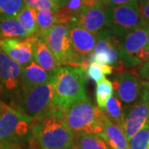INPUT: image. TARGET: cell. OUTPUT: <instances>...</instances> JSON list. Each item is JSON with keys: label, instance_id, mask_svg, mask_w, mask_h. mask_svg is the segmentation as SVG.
I'll use <instances>...</instances> for the list:
<instances>
[{"label": "cell", "instance_id": "obj_14", "mask_svg": "<svg viewBox=\"0 0 149 149\" xmlns=\"http://www.w3.org/2000/svg\"><path fill=\"white\" fill-rule=\"evenodd\" d=\"M106 7L101 3L93 7L84 8L71 25L97 34L106 27Z\"/></svg>", "mask_w": 149, "mask_h": 149}, {"label": "cell", "instance_id": "obj_7", "mask_svg": "<svg viewBox=\"0 0 149 149\" xmlns=\"http://www.w3.org/2000/svg\"><path fill=\"white\" fill-rule=\"evenodd\" d=\"M96 36L95 48L91 55L89 63L109 65L117 72L123 71L124 66L120 61L119 51L123 37H118L106 27L98 32Z\"/></svg>", "mask_w": 149, "mask_h": 149}, {"label": "cell", "instance_id": "obj_5", "mask_svg": "<svg viewBox=\"0 0 149 149\" xmlns=\"http://www.w3.org/2000/svg\"><path fill=\"white\" fill-rule=\"evenodd\" d=\"M148 28L140 26L123 38L119 57L123 65L127 68L143 65L149 61L147 50Z\"/></svg>", "mask_w": 149, "mask_h": 149}, {"label": "cell", "instance_id": "obj_23", "mask_svg": "<svg viewBox=\"0 0 149 149\" xmlns=\"http://www.w3.org/2000/svg\"><path fill=\"white\" fill-rule=\"evenodd\" d=\"M114 95L113 82L104 78V80L97 83L95 89V96L97 105L101 109L104 110L108 100Z\"/></svg>", "mask_w": 149, "mask_h": 149}, {"label": "cell", "instance_id": "obj_25", "mask_svg": "<svg viewBox=\"0 0 149 149\" xmlns=\"http://www.w3.org/2000/svg\"><path fill=\"white\" fill-rule=\"evenodd\" d=\"M113 67L109 65H103L100 63H91L85 69V74L88 79L94 80L96 83L103 80L105 74H112Z\"/></svg>", "mask_w": 149, "mask_h": 149}, {"label": "cell", "instance_id": "obj_4", "mask_svg": "<svg viewBox=\"0 0 149 149\" xmlns=\"http://www.w3.org/2000/svg\"><path fill=\"white\" fill-rule=\"evenodd\" d=\"M54 99L53 82L29 88H22V113L33 120L44 117L58 109L55 106Z\"/></svg>", "mask_w": 149, "mask_h": 149}, {"label": "cell", "instance_id": "obj_30", "mask_svg": "<svg viewBox=\"0 0 149 149\" xmlns=\"http://www.w3.org/2000/svg\"><path fill=\"white\" fill-rule=\"evenodd\" d=\"M139 76L142 80L143 86L149 90V61L140 67L139 70Z\"/></svg>", "mask_w": 149, "mask_h": 149}, {"label": "cell", "instance_id": "obj_31", "mask_svg": "<svg viewBox=\"0 0 149 149\" xmlns=\"http://www.w3.org/2000/svg\"><path fill=\"white\" fill-rule=\"evenodd\" d=\"M135 3H139V0H103V4L107 8L130 5Z\"/></svg>", "mask_w": 149, "mask_h": 149}, {"label": "cell", "instance_id": "obj_8", "mask_svg": "<svg viewBox=\"0 0 149 149\" xmlns=\"http://www.w3.org/2000/svg\"><path fill=\"white\" fill-rule=\"evenodd\" d=\"M106 28L122 38L143 25L139 3L106 7Z\"/></svg>", "mask_w": 149, "mask_h": 149}, {"label": "cell", "instance_id": "obj_6", "mask_svg": "<svg viewBox=\"0 0 149 149\" xmlns=\"http://www.w3.org/2000/svg\"><path fill=\"white\" fill-rule=\"evenodd\" d=\"M35 35L47 44L61 66L79 67L72 52L69 37V26L56 24L47 32L36 33Z\"/></svg>", "mask_w": 149, "mask_h": 149}, {"label": "cell", "instance_id": "obj_12", "mask_svg": "<svg viewBox=\"0 0 149 149\" xmlns=\"http://www.w3.org/2000/svg\"><path fill=\"white\" fill-rule=\"evenodd\" d=\"M36 42V35L24 39L0 38V50L13 61L25 67L33 61Z\"/></svg>", "mask_w": 149, "mask_h": 149}, {"label": "cell", "instance_id": "obj_33", "mask_svg": "<svg viewBox=\"0 0 149 149\" xmlns=\"http://www.w3.org/2000/svg\"><path fill=\"white\" fill-rule=\"evenodd\" d=\"M51 1H52V2L56 3H58L59 5L61 6V7H62V6L64 5V2H63V0H51Z\"/></svg>", "mask_w": 149, "mask_h": 149}, {"label": "cell", "instance_id": "obj_2", "mask_svg": "<svg viewBox=\"0 0 149 149\" xmlns=\"http://www.w3.org/2000/svg\"><path fill=\"white\" fill-rule=\"evenodd\" d=\"M85 70L81 67L64 65L54 76L55 106L64 110L72 103L84 99L86 95Z\"/></svg>", "mask_w": 149, "mask_h": 149}, {"label": "cell", "instance_id": "obj_28", "mask_svg": "<svg viewBox=\"0 0 149 149\" xmlns=\"http://www.w3.org/2000/svg\"><path fill=\"white\" fill-rule=\"evenodd\" d=\"M25 5L28 6L36 10L40 9H51L57 12L61 6L51 0H24Z\"/></svg>", "mask_w": 149, "mask_h": 149}, {"label": "cell", "instance_id": "obj_36", "mask_svg": "<svg viewBox=\"0 0 149 149\" xmlns=\"http://www.w3.org/2000/svg\"><path fill=\"white\" fill-rule=\"evenodd\" d=\"M63 2H64V5H65V2H66V0H63ZM63 6H62V7H63Z\"/></svg>", "mask_w": 149, "mask_h": 149}, {"label": "cell", "instance_id": "obj_15", "mask_svg": "<svg viewBox=\"0 0 149 149\" xmlns=\"http://www.w3.org/2000/svg\"><path fill=\"white\" fill-rule=\"evenodd\" d=\"M22 66L9 58L0 50V82L8 91H13L21 83Z\"/></svg>", "mask_w": 149, "mask_h": 149}, {"label": "cell", "instance_id": "obj_16", "mask_svg": "<svg viewBox=\"0 0 149 149\" xmlns=\"http://www.w3.org/2000/svg\"><path fill=\"white\" fill-rule=\"evenodd\" d=\"M102 121L103 133L100 137L104 140L109 149H129V141L123 128L112 122L104 112Z\"/></svg>", "mask_w": 149, "mask_h": 149}, {"label": "cell", "instance_id": "obj_38", "mask_svg": "<svg viewBox=\"0 0 149 149\" xmlns=\"http://www.w3.org/2000/svg\"><path fill=\"white\" fill-rule=\"evenodd\" d=\"M0 149H1V145H0Z\"/></svg>", "mask_w": 149, "mask_h": 149}, {"label": "cell", "instance_id": "obj_11", "mask_svg": "<svg viewBox=\"0 0 149 149\" xmlns=\"http://www.w3.org/2000/svg\"><path fill=\"white\" fill-rule=\"evenodd\" d=\"M69 37L78 65L85 70L95 48L97 36L81 27L71 25L69 26Z\"/></svg>", "mask_w": 149, "mask_h": 149}, {"label": "cell", "instance_id": "obj_18", "mask_svg": "<svg viewBox=\"0 0 149 149\" xmlns=\"http://www.w3.org/2000/svg\"><path fill=\"white\" fill-rule=\"evenodd\" d=\"M53 80L54 76L47 73L35 61H32L27 66L22 67L21 76L22 88H29L47 84L53 82Z\"/></svg>", "mask_w": 149, "mask_h": 149}, {"label": "cell", "instance_id": "obj_9", "mask_svg": "<svg viewBox=\"0 0 149 149\" xmlns=\"http://www.w3.org/2000/svg\"><path fill=\"white\" fill-rule=\"evenodd\" d=\"M34 120L13 108L2 104L0 109V143L26 136Z\"/></svg>", "mask_w": 149, "mask_h": 149}, {"label": "cell", "instance_id": "obj_1", "mask_svg": "<svg viewBox=\"0 0 149 149\" xmlns=\"http://www.w3.org/2000/svg\"><path fill=\"white\" fill-rule=\"evenodd\" d=\"M34 143L41 149L74 148L75 133L65 124L62 110H55L44 117L34 119L31 123Z\"/></svg>", "mask_w": 149, "mask_h": 149}, {"label": "cell", "instance_id": "obj_10", "mask_svg": "<svg viewBox=\"0 0 149 149\" xmlns=\"http://www.w3.org/2000/svg\"><path fill=\"white\" fill-rule=\"evenodd\" d=\"M149 127V90L143 86L138 100L124 107L123 132L128 141L143 128Z\"/></svg>", "mask_w": 149, "mask_h": 149}, {"label": "cell", "instance_id": "obj_24", "mask_svg": "<svg viewBox=\"0 0 149 149\" xmlns=\"http://www.w3.org/2000/svg\"><path fill=\"white\" fill-rule=\"evenodd\" d=\"M37 21L38 31L37 33H42L48 31L57 24L56 12L51 9L37 10Z\"/></svg>", "mask_w": 149, "mask_h": 149}, {"label": "cell", "instance_id": "obj_34", "mask_svg": "<svg viewBox=\"0 0 149 149\" xmlns=\"http://www.w3.org/2000/svg\"><path fill=\"white\" fill-rule=\"evenodd\" d=\"M148 43H147V50L149 52V26L148 27Z\"/></svg>", "mask_w": 149, "mask_h": 149}, {"label": "cell", "instance_id": "obj_21", "mask_svg": "<svg viewBox=\"0 0 149 149\" xmlns=\"http://www.w3.org/2000/svg\"><path fill=\"white\" fill-rule=\"evenodd\" d=\"M104 112L112 122L117 124L121 128H123L124 107L123 106V103L117 96L113 95L108 100Z\"/></svg>", "mask_w": 149, "mask_h": 149}, {"label": "cell", "instance_id": "obj_13", "mask_svg": "<svg viewBox=\"0 0 149 149\" xmlns=\"http://www.w3.org/2000/svg\"><path fill=\"white\" fill-rule=\"evenodd\" d=\"M114 95L126 106L138 100L143 90V83L139 75L129 71L117 72L113 77Z\"/></svg>", "mask_w": 149, "mask_h": 149}, {"label": "cell", "instance_id": "obj_29", "mask_svg": "<svg viewBox=\"0 0 149 149\" xmlns=\"http://www.w3.org/2000/svg\"><path fill=\"white\" fill-rule=\"evenodd\" d=\"M139 13L144 27L149 26V0H139Z\"/></svg>", "mask_w": 149, "mask_h": 149}, {"label": "cell", "instance_id": "obj_22", "mask_svg": "<svg viewBox=\"0 0 149 149\" xmlns=\"http://www.w3.org/2000/svg\"><path fill=\"white\" fill-rule=\"evenodd\" d=\"M22 27L28 33L29 37L33 36L38 31L37 21V10L25 5L16 17Z\"/></svg>", "mask_w": 149, "mask_h": 149}, {"label": "cell", "instance_id": "obj_20", "mask_svg": "<svg viewBox=\"0 0 149 149\" xmlns=\"http://www.w3.org/2000/svg\"><path fill=\"white\" fill-rule=\"evenodd\" d=\"M74 147L77 149H109L101 137L86 132L75 133Z\"/></svg>", "mask_w": 149, "mask_h": 149}, {"label": "cell", "instance_id": "obj_3", "mask_svg": "<svg viewBox=\"0 0 149 149\" xmlns=\"http://www.w3.org/2000/svg\"><path fill=\"white\" fill-rule=\"evenodd\" d=\"M66 126L74 133L86 132L99 136L103 133L104 111L87 97L72 103L62 110Z\"/></svg>", "mask_w": 149, "mask_h": 149}, {"label": "cell", "instance_id": "obj_32", "mask_svg": "<svg viewBox=\"0 0 149 149\" xmlns=\"http://www.w3.org/2000/svg\"><path fill=\"white\" fill-rule=\"evenodd\" d=\"M84 8H90L103 3V0H82Z\"/></svg>", "mask_w": 149, "mask_h": 149}, {"label": "cell", "instance_id": "obj_17", "mask_svg": "<svg viewBox=\"0 0 149 149\" xmlns=\"http://www.w3.org/2000/svg\"><path fill=\"white\" fill-rule=\"evenodd\" d=\"M33 61L52 76H55L58 70L61 67L47 44L37 37L34 48Z\"/></svg>", "mask_w": 149, "mask_h": 149}, {"label": "cell", "instance_id": "obj_19", "mask_svg": "<svg viewBox=\"0 0 149 149\" xmlns=\"http://www.w3.org/2000/svg\"><path fill=\"white\" fill-rule=\"evenodd\" d=\"M29 37L16 17L0 18V38H20Z\"/></svg>", "mask_w": 149, "mask_h": 149}, {"label": "cell", "instance_id": "obj_37", "mask_svg": "<svg viewBox=\"0 0 149 149\" xmlns=\"http://www.w3.org/2000/svg\"><path fill=\"white\" fill-rule=\"evenodd\" d=\"M2 104H3V103H1V102H0V109H1V106H2Z\"/></svg>", "mask_w": 149, "mask_h": 149}, {"label": "cell", "instance_id": "obj_35", "mask_svg": "<svg viewBox=\"0 0 149 149\" xmlns=\"http://www.w3.org/2000/svg\"><path fill=\"white\" fill-rule=\"evenodd\" d=\"M61 149H77L75 147H74V148H61Z\"/></svg>", "mask_w": 149, "mask_h": 149}, {"label": "cell", "instance_id": "obj_27", "mask_svg": "<svg viewBox=\"0 0 149 149\" xmlns=\"http://www.w3.org/2000/svg\"><path fill=\"white\" fill-rule=\"evenodd\" d=\"M129 149H149V127L143 128L129 141Z\"/></svg>", "mask_w": 149, "mask_h": 149}, {"label": "cell", "instance_id": "obj_26", "mask_svg": "<svg viewBox=\"0 0 149 149\" xmlns=\"http://www.w3.org/2000/svg\"><path fill=\"white\" fill-rule=\"evenodd\" d=\"M24 6V0H0V18L16 17Z\"/></svg>", "mask_w": 149, "mask_h": 149}]
</instances>
